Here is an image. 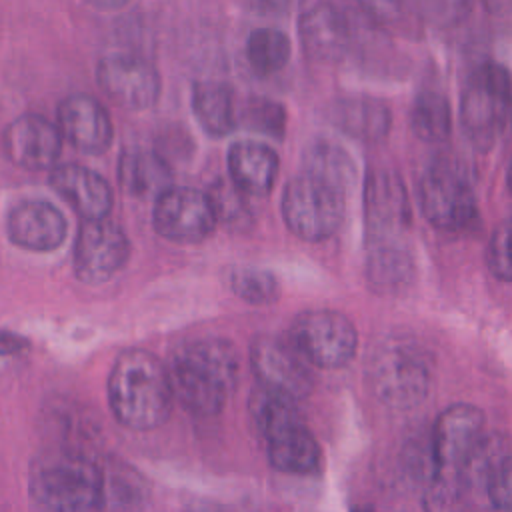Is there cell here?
<instances>
[{"instance_id": "cell-16", "label": "cell", "mask_w": 512, "mask_h": 512, "mask_svg": "<svg viewBox=\"0 0 512 512\" xmlns=\"http://www.w3.org/2000/svg\"><path fill=\"white\" fill-rule=\"evenodd\" d=\"M6 234L12 244L50 252L64 244L68 236V222L62 212L46 200H22L14 204L6 216Z\"/></svg>"}, {"instance_id": "cell-5", "label": "cell", "mask_w": 512, "mask_h": 512, "mask_svg": "<svg viewBox=\"0 0 512 512\" xmlns=\"http://www.w3.org/2000/svg\"><path fill=\"white\" fill-rule=\"evenodd\" d=\"M368 382L382 404L394 410L414 408L430 390V364L416 344L386 340L370 358Z\"/></svg>"}, {"instance_id": "cell-43", "label": "cell", "mask_w": 512, "mask_h": 512, "mask_svg": "<svg viewBox=\"0 0 512 512\" xmlns=\"http://www.w3.org/2000/svg\"><path fill=\"white\" fill-rule=\"evenodd\" d=\"M506 182H508V188L512 192V158H510V164H508V172H506Z\"/></svg>"}, {"instance_id": "cell-7", "label": "cell", "mask_w": 512, "mask_h": 512, "mask_svg": "<svg viewBox=\"0 0 512 512\" xmlns=\"http://www.w3.org/2000/svg\"><path fill=\"white\" fill-rule=\"evenodd\" d=\"M288 340L308 364L318 368H340L354 358L358 348L352 320L326 308L298 314L290 326Z\"/></svg>"}, {"instance_id": "cell-41", "label": "cell", "mask_w": 512, "mask_h": 512, "mask_svg": "<svg viewBox=\"0 0 512 512\" xmlns=\"http://www.w3.org/2000/svg\"><path fill=\"white\" fill-rule=\"evenodd\" d=\"M86 2L98 10H118L126 6L130 0H86Z\"/></svg>"}, {"instance_id": "cell-28", "label": "cell", "mask_w": 512, "mask_h": 512, "mask_svg": "<svg viewBox=\"0 0 512 512\" xmlns=\"http://www.w3.org/2000/svg\"><path fill=\"white\" fill-rule=\"evenodd\" d=\"M410 128L422 142H444L452 130V114L446 96L436 90H422L410 108Z\"/></svg>"}, {"instance_id": "cell-24", "label": "cell", "mask_w": 512, "mask_h": 512, "mask_svg": "<svg viewBox=\"0 0 512 512\" xmlns=\"http://www.w3.org/2000/svg\"><path fill=\"white\" fill-rule=\"evenodd\" d=\"M268 442V460L270 464L286 474H312L320 468V446L308 428L296 426L290 428Z\"/></svg>"}, {"instance_id": "cell-25", "label": "cell", "mask_w": 512, "mask_h": 512, "mask_svg": "<svg viewBox=\"0 0 512 512\" xmlns=\"http://www.w3.org/2000/svg\"><path fill=\"white\" fill-rule=\"evenodd\" d=\"M302 166L306 174H312L342 192H350L356 182V164L350 154L332 140H314L302 154Z\"/></svg>"}, {"instance_id": "cell-29", "label": "cell", "mask_w": 512, "mask_h": 512, "mask_svg": "<svg viewBox=\"0 0 512 512\" xmlns=\"http://www.w3.org/2000/svg\"><path fill=\"white\" fill-rule=\"evenodd\" d=\"M292 54L290 38L278 28H256L246 40V60L258 76L280 72Z\"/></svg>"}, {"instance_id": "cell-27", "label": "cell", "mask_w": 512, "mask_h": 512, "mask_svg": "<svg viewBox=\"0 0 512 512\" xmlns=\"http://www.w3.org/2000/svg\"><path fill=\"white\" fill-rule=\"evenodd\" d=\"M192 112L210 136L222 138L234 128V108L232 92L220 82H196L192 88Z\"/></svg>"}, {"instance_id": "cell-10", "label": "cell", "mask_w": 512, "mask_h": 512, "mask_svg": "<svg viewBox=\"0 0 512 512\" xmlns=\"http://www.w3.org/2000/svg\"><path fill=\"white\" fill-rule=\"evenodd\" d=\"M130 240L112 220H82L74 242V274L84 284H102L130 258Z\"/></svg>"}, {"instance_id": "cell-11", "label": "cell", "mask_w": 512, "mask_h": 512, "mask_svg": "<svg viewBox=\"0 0 512 512\" xmlns=\"http://www.w3.org/2000/svg\"><path fill=\"white\" fill-rule=\"evenodd\" d=\"M152 224L154 230L170 242L196 244L212 234L216 216L206 192L170 186L154 200Z\"/></svg>"}, {"instance_id": "cell-13", "label": "cell", "mask_w": 512, "mask_h": 512, "mask_svg": "<svg viewBox=\"0 0 512 512\" xmlns=\"http://www.w3.org/2000/svg\"><path fill=\"white\" fill-rule=\"evenodd\" d=\"M96 82L110 102L136 112L152 108L162 92L156 68L132 54L104 56L96 66Z\"/></svg>"}, {"instance_id": "cell-39", "label": "cell", "mask_w": 512, "mask_h": 512, "mask_svg": "<svg viewBox=\"0 0 512 512\" xmlns=\"http://www.w3.org/2000/svg\"><path fill=\"white\" fill-rule=\"evenodd\" d=\"M302 2L304 0H262V4L266 8H270L272 12H278V14H290L296 8H300Z\"/></svg>"}, {"instance_id": "cell-22", "label": "cell", "mask_w": 512, "mask_h": 512, "mask_svg": "<svg viewBox=\"0 0 512 512\" xmlns=\"http://www.w3.org/2000/svg\"><path fill=\"white\" fill-rule=\"evenodd\" d=\"M118 182L130 196L156 200L172 186V172L158 152L132 148L118 158Z\"/></svg>"}, {"instance_id": "cell-21", "label": "cell", "mask_w": 512, "mask_h": 512, "mask_svg": "<svg viewBox=\"0 0 512 512\" xmlns=\"http://www.w3.org/2000/svg\"><path fill=\"white\" fill-rule=\"evenodd\" d=\"M228 178L248 196L268 194L278 176V154L256 140H238L228 150Z\"/></svg>"}, {"instance_id": "cell-9", "label": "cell", "mask_w": 512, "mask_h": 512, "mask_svg": "<svg viewBox=\"0 0 512 512\" xmlns=\"http://www.w3.org/2000/svg\"><path fill=\"white\" fill-rule=\"evenodd\" d=\"M364 224L368 244L402 242L410 226V198L392 168H370L364 180Z\"/></svg>"}, {"instance_id": "cell-15", "label": "cell", "mask_w": 512, "mask_h": 512, "mask_svg": "<svg viewBox=\"0 0 512 512\" xmlns=\"http://www.w3.org/2000/svg\"><path fill=\"white\" fill-rule=\"evenodd\" d=\"M58 124L38 114H22L12 120L2 136L8 160L26 170L52 168L62 152Z\"/></svg>"}, {"instance_id": "cell-38", "label": "cell", "mask_w": 512, "mask_h": 512, "mask_svg": "<svg viewBox=\"0 0 512 512\" xmlns=\"http://www.w3.org/2000/svg\"><path fill=\"white\" fill-rule=\"evenodd\" d=\"M28 346V340L16 332L0 330V356H12L22 352Z\"/></svg>"}, {"instance_id": "cell-23", "label": "cell", "mask_w": 512, "mask_h": 512, "mask_svg": "<svg viewBox=\"0 0 512 512\" xmlns=\"http://www.w3.org/2000/svg\"><path fill=\"white\" fill-rule=\"evenodd\" d=\"M414 256L402 242L368 244L366 280L380 294H396L414 278Z\"/></svg>"}, {"instance_id": "cell-45", "label": "cell", "mask_w": 512, "mask_h": 512, "mask_svg": "<svg viewBox=\"0 0 512 512\" xmlns=\"http://www.w3.org/2000/svg\"><path fill=\"white\" fill-rule=\"evenodd\" d=\"M494 512H500V510H494Z\"/></svg>"}, {"instance_id": "cell-34", "label": "cell", "mask_w": 512, "mask_h": 512, "mask_svg": "<svg viewBox=\"0 0 512 512\" xmlns=\"http://www.w3.org/2000/svg\"><path fill=\"white\" fill-rule=\"evenodd\" d=\"M486 264L498 280L512 282V216L494 228L486 246Z\"/></svg>"}, {"instance_id": "cell-18", "label": "cell", "mask_w": 512, "mask_h": 512, "mask_svg": "<svg viewBox=\"0 0 512 512\" xmlns=\"http://www.w3.org/2000/svg\"><path fill=\"white\" fill-rule=\"evenodd\" d=\"M298 36L304 54L320 64L340 62L350 46L348 20L330 2H318L300 16Z\"/></svg>"}, {"instance_id": "cell-26", "label": "cell", "mask_w": 512, "mask_h": 512, "mask_svg": "<svg viewBox=\"0 0 512 512\" xmlns=\"http://www.w3.org/2000/svg\"><path fill=\"white\" fill-rule=\"evenodd\" d=\"M248 412L256 430L266 440L304 424L296 400L276 394L264 386H258L252 392L248 400Z\"/></svg>"}, {"instance_id": "cell-40", "label": "cell", "mask_w": 512, "mask_h": 512, "mask_svg": "<svg viewBox=\"0 0 512 512\" xmlns=\"http://www.w3.org/2000/svg\"><path fill=\"white\" fill-rule=\"evenodd\" d=\"M482 4L490 14H496V16L512 14V0H482Z\"/></svg>"}, {"instance_id": "cell-8", "label": "cell", "mask_w": 512, "mask_h": 512, "mask_svg": "<svg viewBox=\"0 0 512 512\" xmlns=\"http://www.w3.org/2000/svg\"><path fill=\"white\" fill-rule=\"evenodd\" d=\"M422 216L438 230L464 232L478 222V202L472 186L448 164L430 166L418 184Z\"/></svg>"}, {"instance_id": "cell-37", "label": "cell", "mask_w": 512, "mask_h": 512, "mask_svg": "<svg viewBox=\"0 0 512 512\" xmlns=\"http://www.w3.org/2000/svg\"><path fill=\"white\" fill-rule=\"evenodd\" d=\"M362 10L380 24H392L400 18L402 0H358Z\"/></svg>"}, {"instance_id": "cell-4", "label": "cell", "mask_w": 512, "mask_h": 512, "mask_svg": "<svg viewBox=\"0 0 512 512\" xmlns=\"http://www.w3.org/2000/svg\"><path fill=\"white\" fill-rule=\"evenodd\" d=\"M512 108V80L498 62H484L466 78L460 98L462 128L480 152H488L500 138Z\"/></svg>"}, {"instance_id": "cell-30", "label": "cell", "mask_w": 512, "mask_h": 512, "mask_svg": "<svg viewBox=\"0 0 512 512\" xmlns=\"http://www.w3.org/2000/svg\"><path fill=\"white\" fill-rule=\"evenodd\" d=\"M208 198L216 216L228 228H246L252 220L248 194H244L230 178H218L208 188Z\"/></svg>"}, {"instance_id": "cell-17", "label": "cell", "mask_w": 512, "mask_h": 512, "mask_svg": "<svg viewBox=\"0 0 512 512\" xmlns=\"http://www.w3.org/2000/svg\"><path fill=\"white\" fill-rule=\"evenodd\" d=\"M62 138L74 148L100 154L110 148L114 138V126L106 108L88 94H70L58 104L56 120Z\"/></svg>"}, {"instance_id": "cell-32", "label": "cell", "mask_w": 512, "mask_h": 512, "mask_svg": "<svg viewBox=\"0 0 512 512\" xmlns=\"http://www.w3.org/2000/svg\"><path fill=\"white\" fill-rule=\"evenodd\" d=\"M462 472L460 470H434L424 492L426 512H456L462 494Z\"/></svg>"}, {"instance_id": "cell-42", "label": "cell", "mask_w": 512, "mask_h": 512, "mask_svg": "<svg viewBox=\"0 0 512 512\" xmlns=\"http://www.w3.org/2000/svg\"><path fill=\"white\" fill-rule=\"evenodd\" d=\"M190 512H228L226 508H222L220 504H214V502H208V500H200L196 502Z\"/></svg>"}, {"instance_id": "cell-33", "label": "cell", "mask_w": 512, "mask_h": 512, "mask_svg": "<svg viewBox=\"0 0 512 512\" xmlns=\"http://www.w3.org/2000/svg\"><path fill=\"white\" fill-rule=\"evenodd\" d=\"M244 124L254 132L282 140L286 132V110L280 102L252 98L244 108Z\"/></svg>"}, {"instance_id": "cell-36", "label": "cell", "mask_w": 512, "mask_h": 512, "mask_svg": "<svg viewBox=\"0 0 512 512\" xmlns=\"http://www.w3.org/2000/svg\"><path fill=\"white\" fill-rule=\"evenodd\" d=\"M484 488L494 510L512 512V452L498 464Z\"/></svg>"}, {"instance_id": "cell-6", "label": "cell", "mask_w": 512, "mask_h": 512, "mask_svg": "<svg viewBox=\"0 0 512 512\" xmlns=\"http://www.w3.org/2000/svg\"><path fill=\"white\" fill-rule=\"evenodd\" d=\"M280 210L294 236L306 242H322L344 222L346 192L302 172L284 186Z\"/></svg>"}, {"instance_id": "cell-3", "label": "cell", "mask_w": 512, "mask_h": 512, "mask_svg": "<svg viewBox=\"0 0 512 512\" xmlns=\"http://www.w3.org/2000/svg\"><path fill=\"white\" fill-rule=\"evenodd\" d=\"M28 488L48 512H88L104 504V470L76 450H52L32 462Z\"/></svg>"}, {"instance_id": "cell-44", "label": "cell", "mask_w": 512, "mask_h": 512, "mask_svg": "<svg viewBox=\"0 0 512 512\" xmlns=\"http://www.w3.org/2000/svg\"><path fill=\"white\" fill-rule=\"evenodd\" d=\"M352 512H370V510H364V508H354Z\"/></svg>"}, {"instance_id": "cell-1", "label": "cell", "mask_w": 512, "mask_h": 512, "mask_svg": "<svg viewBox=\"0 0 512 512\" xmlns=\"http://www.w3.org/2000/svg\"><path fill=\"white\" fill-rule=\"evenodd\" d=\"M174 396L196 416H216L236 390L240 356L224 338H202L182 346L168 368Z\"/></svg>"}, {"instance_id": "cell-35", "label": "cell", "mask_w": 512, "mask_h": 512, "mask_svg": "<svg viewBox=\"0 0 512 512\" xmlns=\"http://www.w3.org/2000/svg\"><path fill=\"white\" fill-rule=\"evenodd\" d=\"M420 18L438 28L460 24L472 8V0H412Z\"/></svg>"}, {"instance_id": "cell-20", "label": "cell", "mask_w": 512, "mask_h": 512, "mask_svg": "<svg viewBox=\"0 0 512 512\" xmlns=\"http://www.w3.org/2000/svg\"><path fill=\"white\" fill-rule=\"evenodd\" d=\"M328 120L350 138L374 144L392 128V112L386 102L372 96H344L330 104Z\"/></svg>"}, {"instance_id": "cell-19", "label": "cell", "mask_w": 512, "mask_h": 512, "mask_svg": "<svg viewBox=\"0 0 512 512\" xmlns=\"http://www.w3.org/2000/svg\"><path fill=\"white\" fill-rule=\"evenodd\" d=\"M50 186L60 194L82 220L108 218L114 206L110 184L94 170L80 164H62L52 168Z\"/></svg>"}, {"instance_id": "cell-31", "label": "cell", "mask_w": 512, "mask_h": 512, "mask_svg": "<svg viewBox=\"0 0 512 512\" xmlns=\"http://www.w3.org/2000/svg\"><path fill=\"white\" fill-rule=\"evenodd\" d=\"M232 292L248 304L268 306L280 298V282L278 278L256 266H238L230 274Z\"/></svg>"}, {"instance_id": "cell-14", "label": "cell", "mask_w": 512, "mask_h": 512, "mask_svg": "<svg viewBox=\"0 0 512 512\" xmlns=\"http://www.w3.org/2000/svg\"><path fill=\"white\" fill-rule=\"evenodd\" d=\"M484 436V414L474 404L444 408L432 428L434 470H460Z\"/></svg>"}, {"instance_id": "cell-12", "label": "cell", "mask_w": 512, "mask_h": 512, "mask_svg": "<svg viewBox=\"0 0 512 512\" xmlns=\"http://www.w3.org/2000/svg\"><path fill=\"white\" fill-rule=\"evenodd\" d=\"M250 366L260 386L296 402L312 390L314 380L308 362L290 340L268 334L256 336L250 342Z\"/></svg>"}, {"instance_id": "cell-2", "label": "cell", "mask_w": 512, "mask_h": 512, "mask_svg": "<svg viewBox=\"0 0 512 512\" xmlns=\"http://www.w3.org/2000/svg\"><path fill=\"white\" fill-rule=\"evenodd\" d=\"M106 390L114 418L132 430L160 426L168 418L174 400L168 368L158 356L140 348L118 354Z\"/></svg>"}]
</instances>
